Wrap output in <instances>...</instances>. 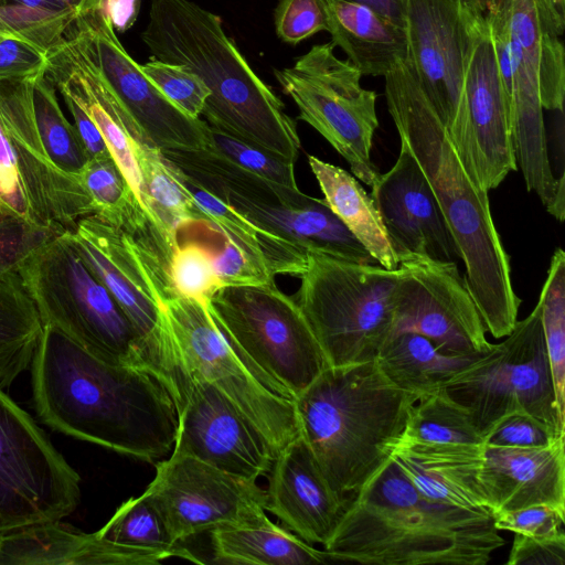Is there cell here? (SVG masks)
I'll use <instances>...</instances> for the list:
<instances>
[{
    "instance_id": "6da1fadb",
    "label": "cell",
    "mask_w": 565,
    "mask_h": 565,
    "mask_svg": "<svg viewBox=\"0 0 565 565\" xmlns=\"http://www.w3.org/2000/svg\"><path fill=\"white\" fill-rule=\"evenodd\" d=\"M30 367L34 408L52 429L152 463L172 451L175 407L150 370L107 363L50 326Z\"/></svg>"
},
{
    "instance_id": "7a4b0ae2",
    "label": "cell",
    "mask_w": 565,
    "mask_h": 565,
    "mask_svg": "<svg viewBox=\"0 0 565 565\" xmlns=\"http://www.w3.org/2000/svg\"><path fill=\"white\" fill-rule=\"evenodd\" d=\"M385 98L399 140L426 177L459 250L465 279L486 331L507 337L521 299L494 225L488 191L462 162L449 131L424 94L406 56L384 76Z\"/></svg>"
},
{
    "instance_id": "3957f363",
    "label": "cell",
    "mask_w": 565,
    "mask_h": 565,
    "mask_svg": "<svg viewBox=\"0 0 565 565\" xmlns=\"http://www.w3.org/2000/svg\"><path fill=\"white\" fill-rule=\"evenodd\" d=\"M504 544L489 510L426 498L391 458L349 500L323 551L330 562L486 565Z\"/></svg>"
},
{
    "instance_id": "277c9868",
    "label": "cell",
    "mask_w": 565,
    "mask_h": 565,
    "mask_svg": "<svg viewBox=\"0 0 565 565\" xmlns=\"http://www.w3.org/2000/svg\"><path fill=\"white\" fill-rule=\"evenodd\" d=\"M141 40L157 60L186 66L210 90L201 116L237 139L296 162L297 125L253 71L215 13L191 0H151Z\"/></svg>"
},
{
    "instance_id": "5b68a950",
    "label": "cell",
    "mask_w": 565,
    "mask_h": 565,
    "mask_svg": "<svg viewBox=\"0 0 565 565\" xmlns=\"http://www.w3.org/2000/svg\"><path fill=\"white\" fill-rule=\"evenodd\" d=\"M418 398L375 360L328 366L294 398L300 435L339 497H355L391 459Z\"/></svg>"
},
{
    "instance_id": "8992f818",
    "label": "cell",
    "mask_w": 565,
    "mask_h": 565,
    "mask_svg": "<svg viewBox=\"0 0 565 565\" xmlns=\"http://www.w3.org/2000/svg\"><path fill=\"white\" fill-rule=\"evenodd\" d=\"M14 265L43 326L107 363L148 369L141 339L67 232L40 239Z\"/></svg>"
},
{
    "instance_id": "52a82bcc",
    "label": "cell",
    "mask_w": 565,
    "mask_h": 565,
    "mask_svg": "<svg viewBox=\"0 0 565 565\" xmlns=\"http://www.w3.org/2000/svg\"><path fill=\"white\" fill-rule=\"evenodd\" d=\"M402 269L308 253L297 303L329 366L375 360L392 338Z\"/></svg>"
},
{
    "instance_id": "ba28073f",
    "label": "cell",
    "mask_w": 565,
    "mask_h": 565,
    "mask_svg": "<svg viewBox=\"0 0 565 565\" xmlns=\"http://www.w3.org/2000/svg\"><path fill=\"white\" fill-rule=\"evenodd\" d=\"M35 76L0 79V209L46 237L74 230L94 207L85 188L60 171L42 146L33 111Z\"/></svg>"
},
{
    "instance_id": "9c48e42d",
    "label": "cell",
    "mask_w": 565,
    "mask_h": 565,
    "mask_svg": "<svg viewBox=\"0 0 565 565\" xmlns=\"http://www.w3.org/2000/svg\"><path fill=\"white\" fill-rule=\"evenodd\" d=\"M150 370L175 407L171 452L249 480L269 473L277 455L266 438L225 394L184 363L167 321Z\"/></svg>"
},
{
    "instance_id": "30bf717a",
    "label": "cell",
    "mask_w": 565,
    "mask_h": 565,
    "mask_svg": "<svg viewBox=\"0 0 565 565\" xmlns=\"http://www.w3.org/2000/svg\"><path fill=\"white\" fill-rule=\"evenodd\" d=\"M161 308L186 365L225 394L278 455L300 434L294 396L252 364L225 337L207 305L170 292Z\"/></svg>"
},
{
    "instance_id": "8fae6325",
    "label": "cell",
    "mask_w": 565,
    "mask_h": 565,
    "mask_svg": "<svg viewBox=\"0 0 565 565\" xmlns=\"http://www.w3.org/2000/svg\"><path fill=\"white\" fill-rule=\"evenodd\" d=\"M207 309L230 342L294 398L329 366L297 301L275 281L220 288Z\"/></svg>"
},
{
    "instance_id": "7c38bea8",
    "label": "cell",
    "mask_w": 565,
    "mask_h": 565,
    "mask_svg": "<svg viewBox=\"0 0 565 565\" xmlns=\"http://www.w3.org/2000/svg\"><path fill=\"white\" fill-rule=\"evenodd\" d=\"M505 339L451 381L447 394L465 407L486 437L507 415L527 413L565 434L555 401L539 302Z\"/></svg>"
},
{
    "instance_id": "4fadbf2b",
    "label": "cell",
    "mask_w": 565,
    "mask_h": 565,
    "mask_svg": "<svg viewBox=\"0 0 565 565\" xmlns=\"http://www.w3.org/2000/svg\"><path fill=\"white\" fill-rule=\"evenodd\" d=\"M329 42L312 46L291 67L275 70L282 92L299 109V119L316 129L349 163L351 173L372 186L379 171L371 159L379 127L377 94L361 85L362 74L334 54Z\"/></svg>"
},
{
    "instance_id": "5bb4252c",
    "label": "cell",
    "mask_w": 565,
    "mask_h": 565,
    "mask_svg": "<svg viewBox=\"0 0 565 565\" xmlns=\"http://www.w3.org/2000/svg\"><path fill=\"white\" fill-rule=\"evenodd\" d=\"M79 501V475L0 387V534L61 521Z\"/></svg>"
},
{
    "instance_id": "9a60e30c",
    "label": "cell",
    "mask_w": 565,
    "mask_h": 565,
    "mask_svg": "<svg viewBox=\"0 0 565 565\" xmlns=\"http://www.w3.org/2000/svg\"><path fill=\"white\" fill-rule=\"evenodd\" d=\"M463 105L451 137L462 162L490 191L516 171L510 103L502 87L486 17L463 9Z\"/></svg>"
},
{
    "instance_id": "2e32d148",
    "label": "cell",
    "mask_w": 565,
    "mask_h": 565,
    "mask_svg": "<svg viewBox=\"0 0 565 565\" xmlns=\"http://www.w3.org/2000/svg\"><path fill=\"white\" fill-rule=\"evenodd\" d=\"M146 492L159 509L174 543L221 526L268 520L266 491L245 479L189 456L171 452L156 462Z\"/></svg>"
},
{
    "instance_id": "e0dca14e",
    "label": "cell",
    "mask_w": 565,
    "mask_h": 565,
    "mask_svg": "<svg viewBox=\"0 0 565 565\" xmlns=\"http://www.w3.org/2000/svg\"><path fill=\"white\" fill-rule=\"evenodd\" d=\"M67 233L127 316L146 350L159 334L160 299L172 292L156 234H131L95 215L81 218Z\"/></svg>"
},
{
    "instance_id": "ac0fdd59",
    "label": "cell",
    "mask_w": 565,
    "mask_h": 565,
    "mask_svg": "<svg viewBox=\"0 0 565 565\" xmlns=\"http://www.w3.org/2000/svg\"><path fill=\"white\" fill-rule=\"evenodd\" d=\"M399 267L392 337L415 332L451 355L483 353L491 348L456 262L411 257Z\"/></svg>"
},
{
    "instance_id": "d6986e66",
    "label": "cell",
    "mask_w": 565,
    "mask_h": 565,
    "mask_svg": "<svg viewBox=\"0 0 565 565\" xmlns=\"http://www.w3.org/2000/svg\"><path fill=\"white\" fill-rule=\"evenodd\" d=\"M105 81L139 129L146 146L198 149L209 142V124L168 100L125 50L97 3L75 20Z\"/></svg>"
},
{
    "instance_id": "ffe728a7",
    "label": "cell",
    "mask_w": 565,
    "mask_h": 565,
    "mask_svg": "<svg viewBox=\"0 0 565 565\" xmlns=\"http://www.w3.org/2000/svg\"><path fill=\"white\" fill-rule=\"evenodd\" d=\"M407 57L452 137L463 105V8L459 0H401Z\"/></svg>"
},
{
    "instance_id": "44dd1931",
    "label": "cell",
    "mask_w": 565,
    "mask_h": 565,
    "mask_svg": "<svg viewBox=\"0 0 565 565\" xmlns=\"http://www.w3.org/2000/svg\"><path fill=\"white\" fill-rule=\"evenodd\" d=\"M371 189L399 263L411 257L460 259L435 194L404 143L394 166L379 173Z\"/></svg>"
},
{
    "instance_id": "7402d4cb",
    "label": "cell",
    "mask_w": 565,
    "mask_h": 565,
    "mask_svg": "<svg viewBox=\"0 0 565 565\" xmlns=\"http://www.w3.org/2000/svg\"><path fill=\"white\" fill-rule=\"evenodd\" d=\"M268 475L266 511L305 542L326 545L349 500L332 490L300 434L276 456Z\"/></svg>"
},
{
    "instance_id": "603a6c76",
    "label": "cell",
    "mask_w": 565,
    "mask_h": 565,
    "mask_svg": "<svg viewBox=\"0 0 565 565\" xmlns=\"http://www.w3.org/2000/svg\"><path fill=\"white\" fill-rule=\"evenodd\" d=\"M171 557L202 563L188 550L125 545L61 521L0 534V565H153Z\"/></svg>"
},
{
    "instance_id": "cb8c5ba5",
    "label": "cell",
    "mask_w": 565,
    "mask_h": 565,
    "mask_svg": "<svg viewBox=\"0 0 565 565\" xmlns=\"http://www.w3.org/2000/svg\"><path fill=\"white\" fill-rule=\"evenodd\" d=\"M481 482L492 515L539 504L565 511V435L541 447L486 446Z\"/></svg>"
},
{
    "instance_id": "d4e9b609",
    "label": "cell",
    "mask_w": 565,
    "mask_h": 565,
    "mask_svg": "<svg viewBox=\"0 0 565 565\" xmlns=\"http://www.w3.org/2000/svg\"><path fill=\"white\" fill-rule=\"evenodd\" d=\"M484 446L396 443L391 458L426 498L441 504L489 510L481 482Z\"/></svg>"
},
{
    "instance_id": "484cf974",
    "label": "cell",
    "mask_w": 565,
    "mask_h": 565,
    "mask_svg": "<svg viewBox=\"0 0 565 565\" xmlns=\"http://www.w3.org/2000/svg\"><path fill=\"white\" fill-rule=\"evenodd\" d=\"M245 217L307 253L377 264L323 199L308 196L298 205H266L239 200L226 202Z\"/></svg>"
},
{
    "instance_id": "4316f807",
    "label": "cell",
    "mask_w": 565,
    "mask_h": 565,
    "mask_svg": "<svg viewBox=\"0 0 565 565\" xmlns=\"http://www.w3.org/2000/svg\"><path fill=\"white\" fill-rule=\"evenodd\" d=\"M331 43L339 46L362 75L385 76L407 56L403 25L364 4L326 0Z\"/></svg>"
},
{
    "instance_id": "83f0119b",
    "label": "cell",
    "mask_w": 565,
    "mask_h": 565,
    "mask_svg": "<svg viewBox=\"0 0 565 565\" xmlns=\"http://www.w3.org/2000/svg\"><path fill=\"white\" fill-rule=\"evenodd\" d=\"M141 174V205L169 260L178 231L192 223L212 226L161 151L135 141Z\"/></svg>"
},
{
    "instance_id": "f1b7e54d",
    "label": "cell",
    "mask_w": 565,
    "mask_h": 565,
    "mask_svg": "<svg viewBox=\"0 0 565 565\" xmlns=\"http://www.w3.org/2000/svg\"><path fill=\"white\" fill-rule=\"evenodd\" d=\"M308 163L324 195V201L374 260L396 269L399 260L392 246L372 196L347 170L312 154Z\"/></svg>"
},
{
    "instance_id": "f546056e",
    "label": "cell",
    "mask_w": 565,
    "mask_h": 565,
    "mask_svg": "<svg viewBox=\"0 0 565 565\" xmlns=\"http://www.w3.org/2000/svg\"><path fill=\"white\" fill-rule=\"evenodd\" d=\"M486 352L445 354L428 338L406 331L392 337L381 348L375 361L393 384L420 397L446 388Z\"/></svg>"
},
{
    "instance_id": "4dcf8cb0",
    "label": "cell",
    "mask_w": 565,
    "mask_h": 565,
    "mask_svg": "<svg viewBox=\"0 0 565 565\" xmlns=\"http://www.w3.org/2000/svg\"><path fill=\"white\" fill-rule=\"evenodd\" d=\"M184 174L224 202L239 200L266 205H298L309 195L242 169L209 148L160 150Z\"/></svg>"
},
{
    "instance_id": "1f68e13d",
    "label": "cell",
    "mask_w": 565,
    "mask_h": 565,
    "mask_svg": "<svg viewBox=\"0 0 565 565\" xmlns=\"http://www.w3.org/2000/svg\"><path fill=\"white\" fill-rule=\"evenodd\" d=\"M213 562L221 564L309 565L330 563L327 553L269 519L252 525L212 530Z\"/></svg>"
},
{
    "instance_id": "d6a6232c",
    "label": "cell",
    "mask_w": 565,
    "mask_h": 565,
    "mask_svg": "<svg viewBox=\"0 0 565 565\" xmlns=\"http://www.w3.org/2000/svg\"><path fill=\"white\" fill-rule=\"evenodd\" d=\"M43 328L14 262L0 255L1 388H8L31 365Z\"/></svg>"
},
{
    "instance_id": "836d02e7",
    "label": "cell",
    "mask_w": 565,
    "mask_h": 565,
    "mask_svg": "<svg viewBox=\"0 0 565 565\" xmlns=\"http://www.w3.org/2000/svg\"><path fill=\"white\" fill-rule=\"evenodd\" d=\"M511 39L540 89L543 108L563 113L564 47L542 23L533 0H503Z\"/></svg>"
},
{
    "instance_id": "e575fe53",
    "label": "cell",
    "mask_w": 565,
    "mask_h": 565,
    "mask_svg": "<svg viewBox=\"0 0 565 565\" xmlns=\"http://www.w3.org/2000/svg\"><path fill=\"white\" fill-rule=\"evenodd\" d=\"M423 445L484 446L469 412L454 401L445 388L420 396L408 413L397 443Z\"/></svg>"
},
{
    "instance_id": "d590c367",
    "label": "cell",
    "mask_w": 565,
    "mask_h": 565,
    "mask_svg": "<svg viewBox=\"0 0 565 565\" xmlns=\"http://www.w3.org/2000/svg\"><path fill=\"white\" fill-rule=\"evenodd\" d=\"M33 111L42 146L50 160L60 171L83 185L82 177L89 157L76 128L62 111L56 88L45 71L36 75L33 82Z\"/></svg>"
},
{
    "instance_id": "8d00e7d4",
    "label": "cell",
    "mask_w": 565,
    "mask_h": 565,
    "mask_svg": "<svg viewBox=\"0 0 565 565\" xmlns=\"http://www.w3.org/2000/svg\"><path fill=\"white\" fill-rule=\"evenodd\" d=\"M82 183L94 215L131 234L153 231L124 174L111 157L90 159Z\"/></svg>"
},
{
    "instance_id": "74e56055",
    "label": "cell",
    "mask_w": 565,
    "mask_h": 565,
    "mask_svg": "<svg viewBox=\"0 0 565 565\" xmlns=\"http://www.w3.org/2000/svg\"><path fill=\"white\" fill-rule=\"evenodd\" d=\"M555 401L565 426V253L557 247L539 298Z\"/></svg>"
},
{
    "instance_id": "f35d334b",
    "label": "cell",
    "mask_w": 565,
    "mask_h": 565,
    "mask_svg": "<svg viewBox=\"0 0 565 565\" xmlns=\"http://www.w3.org/2000/svg\"><path fill=\"white\" fill-rule=\"evenodd\" d=\"M96 532L107 540L135 547L185 550L174 543L159 509L146 491L125 501Z\"/></svg>"
},
{
    "instance_id": "ab89813d",
    "label": "cell",
    "mask_w": 565,
    "mask_h": 565,
    "mask_svg": "<svg viewBox=\"0 0 565 565\" xmlns=\"http://www.w3.org/2000/svg\"><path fill=\"white\" fill-rule=\"evenodd\" d=\"M167 273L172 291L207 305L221 288L213 254L194 242L178 244L170 253Z\"/></svg>"
},
{
    "instance_id": "60d3db41",
    "label": "cell",
    "mask_w": 565,
    "mask_h": 565,
    "mask_svg": "<svg viewBox=\"0 0 565 565\" xmlns=\"http://www.w3.org/2000/svg\"><path fill=\"white\" fill-rule=\"evenodd\" d=\"M76 18L75 12L57 13L13 3L0 4V32L47 53Z\"/></svg>"
},
{
    "instance_id": "b9f144b4",
    "label": "cell",
    "mask_w": 565,
    "mask_h": 565,
    "mask_svg": "<svg viewBox=\"0 0 565 565\" xmlns=\"http://www.w3.org/2000/svg\"><path fill=\"white\" fill-rule=\"evenodd\" d=\"M242 169L274 183L298 189L295 162L237 139L209 125L206 147Z\"/></svg>"
},
{
    "instance_id": "7bdbcfd3",
    "label": "cell",
    "mask_w": 565,
    "mask_h": 565,
    "mask_svg": "<svg viewBox=\"0 0 565 565\" xmlns=\"http://www.w3.org/2000/svg\"><path fill=\"white\" fill-rule=\"evenodd\" d=\"M140 67L168 100L186 115L200 118L210 90L195 73L184 65L154 57Z\"/></svg>"
},
{
    "instance_id": "ee69618b",
    "label": "cell",
    "mask_w": 565,
    "mask_h": 565,
    "mask_svg": "<svg viewBox=\"0 0 565 565\" xmlns=\"http://www.w3.org/2000/svg\"><path fill=\"white\" fill-rule=\"evenodd\" d=\"M214 265L221 288L262 286L275 281L264 257L227 236H223V247L214 256Z\"/></svg>"
},
{
    "instance_id": "f6af8a7d",
    "label": "cell",
    "mask_w": 565,
    "mask_h": 565,
    "mask_svg": "<svg viewBox=\"0 0 565 565\" xmlns=\"http://www.w3.org/2000/svg\"><path fill=\"white\" fill-rule=\"evenodd\" d=\"M277 36L298 44L320 31H329L326 0H278L274 12Z\"/></svg>"
},
{
    "instance_id": "bcb514c9",
    "label": "cell",
    "mask_w": 565,
    "mask_h": 565,
    "mask_svg": "<svg viewBox=\"0 0 565 565\" xmlns=\"http://www.w3.org/2000/svg\"><path fill=\"white\" fill-rule=\"evenodd\" d=\"M558 436L561 435H556L534 416L516 412L507 415L493 427L486 437V446L541 447L548 445Z\"/></svg>"
},
{
    "instance_id": "7dc6e473",
    "label": "cell",
    "mask_w": 565,
    "mask_h": 565,
    "mask_svg": "<svg viewBox=\"0 0 565 565\" xmlns=\"http://www.w3.org/2000/svg\"><path fill=\"white\" fill-rule=\"evenodd\" d=\"M564 510L546 504L493 514V524L497 530L530 536H550L564 532Z\"/></svg>"
},
{
    "instance_id": "c3c4849f",
    "label": "cell",
    "mask_w": 565,
    "mask_h": 565,
    "mask_svg": "<svg viewBox=\"0 0 565 565\" xmlns=\"http://www.w3.org/2000/svg\"><path fill=\"white\" fill-rule=\"evenodd\" d=\"M508 565H565V533L530 536L514 533Z\"/></svg>"
},
{
    "instance_id": "681fc988",
    "label": "cell",
    "mask_w": 565,
    "mask_h": 565,
    "mask_svg": "<svg viewBox=\"0 0 565 565\" xmlns=\"http://www.w3.org/2000/svg\"><path fill=\"white\" fill-rule=\"evenodd\" d=\"M45 66V52L0 32V79L32 77Z\"/></svg>"
},
{
    "instance_id": "f907efd6",
    "label": "cell",
    "mask_w": 565,
    "mask_h": 565,
    "mask_svg": "<svg viewBox=\"0 0 565 565\" xmlns=\"http://www.w3.org/2000/svg\"><path fill=\"white\" fill-rule=\"evenodd\" d=\"M60 93L72 114L73 125L87 151L89 160L111 157L102 132L84 107L70 94L65 92Z\"/></svg>"
},
{
    "instance_id": "816d5d0a",
    "label": "cell",
    "mask_w": 565,
    "mask_h": 565,
    "mask_svg": "<svg viewBox=\"0 0 565 565\" xmlns=\"http://www.w3.org/2000/svg\"><path fill=\"white\" fill-rule=\"evenodd\" d=\"M42 238L44 237L36 236L0 209V255L15 262L24 250Z\"/></svg>"
},
{
    "instance_id": "f5cc1de1",
    "label": "cell",
    "mask_w": 565,
    "mask_h": 565,
    "mask_svg": "<svg viewBox=\"0 0 565 565\" xmlns=\"http://www.w3.org/2000/svg\"><path fill=\"white\" fill-rule=\"evenodd\" d=\"M97 6L115 31L125 32L137 20L140 0H98Z\"/></svg>"
},
{
    "instance_id": "db71d44e",
    "label": "cell",
    "mask_w": 565,
    "mask_h": 565,
    "mask_svg": "<svg viewBox=\"0 0 565 565\" xmlns=\"http://www.w3.org/2000/svg\"><path fill=\"white\" fill-rule=\"evenodd\" d=\"M543 25L561 36L565 26V0H533Z\"/></svg>"
},
{
    "instance_id": "11a10c76",
    "label": "cell",
    "mask_w": 565,
    "mask_h": 565,
    "mask_svg": "<svg viewBox=\"0 0 565 565\" xmlns=\"http://www.w3.org/2000/svg\"><path fill=\"white\" fill-rule=\"evenodd\" d=\"M370 7L387 19L403 25L401 0H348Z\"/></svg>"
},
{
    "instance_id": "9f6ffc18",
    "label": "cell",
    "mask_w": 565,
    "mask_h": 565,
    "mask_svg": "<svg viewBox=\"0 0 565 565\" xmlns=\"http://www.w3.org/2000/svg\"><path fill=\"white\" fill-rule=\"evenodd\" d=\"M7 3L20 4L57 13H76V11L65 0H0V4Z\"/></svg>"
},
{
    "instance_id": "6f0895ef",
    "label": "cell",
    "mask_w": 565,
    "mask_h": 565,
    "mask_svg": "<svg viewBox=\"0 0 565 565\" xmlns=\"http://www.w3.org/2000/svg\"><path fill=\"white\" fill-rule=\"evenodd\" d=\"M462 8L472 13L486 17L494 10L502 0H459Z\"/></svg>"
},
{
    "instance_id": "680465c9",
    "label": "cell",
    "mask_w": 565,
    "mask_h": 565,
    "mask_svg": "<svg viewBox=\"0 0 565 565\" xmlns=\"http://www.w3.org/2000/svg\"><path fill=\"white\" fill-rule=\"evenodd\" d=\"M81 15L92 9L98 0H65Z\"/></svg>"
}]
</instances>
